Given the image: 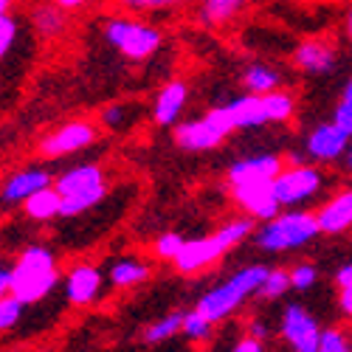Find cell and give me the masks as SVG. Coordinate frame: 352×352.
<instances>
[{
  "instance_id": "1",
  "label": "cell",
  "mask_w": 352,
  "mask_h": 352,
  "mask_svg": "<svg viewBox=\"0 0 352 352\" xmlns=\"http://www.w3.org/2000/svg\"><path fill=\"white\" fill-rule=\"evenodd\" d=\"M60 279L63 274L56 254L43 243H32L17 254L12 265V296H17L25 307L37 305L45 296H51Z\"/></svg>"
},
{
  "instance_id": "2",
  "label": "cell",
  "mask_w": 352,
  "mask_h": 352,
  "mask_svg": "<svg viewBox=\"0 0 352 352\" xmlns=\"http://www.w3.org/2000/svg\"><path fill=\"white\" fill-rule=\"evenodd\" d=\"M54 189L60 192V217H79L96 209L107 197V172L96 161L76 164L54 178Z\"/></svg>"
},
{
  "instance_id": "3",
  "label": "cell",
  "mask_w": 352,
  "mask_h": 352,
  "mask_svg": "<svg viewBox=\"0 0 352 352\" xmlns=\"http://www.w3.org/2000/svg\"><path fill=\"white\" fill-rule=\"evenodd\" d=\"M268 271H271L268 265H245L240 271H234L220 285H214L203 293L195 307L206 316L212 324H220V321H226L228 316L237 313L251 296H256Z\"/></svg>"
},
{
  "instance_id": "4",
  "label": "cell",
  "mask_w": 352,
  "mask_h": 352,
  "mask_svg": "<svg viewBox=\"0 0 352 352\" xmlns=\"http://www.w3.org/2000/svg\"><path fill=\"white\" fill-rule=\"evenodd\" d=\"M316 237H321L318 223H316V212H307L305 206L279 212L276 217L265 220L254 231L256 248L268 251V254H287V251L305 248Z\"/></svg>"
},
{
  "instance_id": "5",
  "label": "cell",
  "mask_w": 352,
  "mask_h": 352,
  "mask_svg": "<svg viewBox=\"0 0 352 352\" xmlns=\"http://www.w3.org/2000/svg\"><path fill=\"white\" fill-rule=\"evenodd\" d=\"M104 40L130 63H146L158 54L164 34L161 28L135 14H113L102 25Z\"/></svg>"
},
{
  "instance_id": "6",
  "label": "cell",
  "mask_w": 352,
  "mask_h": 352,
  "mask_svg": "<svg viewBox=\"0 0 352 352\" xmlns=\"http://www.w3.org/2000/svg\"><path fill=\"white\" fill-rule=\"evenodd\" d=\"M231 133H237V130H234V122H231L226 104L212 107L209 113H203L200 119L178 122L172 127L175 146L184 153H212Z\"/></svg>"
},
{
  "instance_id": "7",
  "label": "cell",
  "mask_w": 352,
  "mask_h": 352,
  "mask_svg": "<svg viewBox=\"0 0 352 352\" xmlns=\"http://www.w3.org/2000/svg\"><path fill=\"white\" fill-rule=\"evenodd\" d=\"M324 189V172L313 166L310 161L305 164H287L285 169L274 178V192L282 203V209H302L313 197L321 195Z\"/></svg>"
},
{
  "instance_id": "8",
  "label": "cell",
  "mask_w": 352,
  "mask_h": 352,
  "mask_svg": "<svg viewBox=\"0 0 352 352\" xmlns=\"http://www.w3.org/2000/svg\"><path fill=\"white\" fill-rule=\"evenodd\" d=\"M96 138H99V130L94 122L74 119V122H65L60 127H54L51 133H45L37 141V153L43 158H65V155L85 153L87 146L96 144Z\"/></svg>"
},
{
  "instance_id": "9",
  "label": "cell",
  "mask_w": 352,
  "mask_h": 352,
  "mask_svg": "<svg viewBox=\"0 0 352 352\" xmlns=\"http://www.w3.org/2000/svg\"><path fill=\"white\" fill-rule=\"evenodd\" d=\"M279 333L293 352H318L321 324L305 305H296V302L285 305L279 318Z\"/></svg>"
},
{
  "instance_id": "10",
  "label": "cell",
  "mask_w": 352,
  "mask_h": 352,
  "mask_svg": "<svg viewBox=\"0 0 352 352\" xmlns=\"http://www.w3.org/2000/svg\"><path fill=\"white\" fill-rule=\"evenodd\" d=\"M104 282H107V274H102V268L91 265V262H76V265H71L63 276L68 305H74V307L96 305L102 299Z\"/></svg>"
},
{
  "instance_id": "11",
  "label": "cell",
  "mask_w": 352,
  "mask_h": 352,
  "mask_svg": "<svg viewBox=\"0 0 352 352\" xmlns=\"http://www.w3.org/2000/svg\"><path fill=\"white\" fill-rule=\"evenodd\" d=\"M226 254L228 251L223 248V243L214 237V231H212L209 237L186 240L181 254L172 259V268L178 271L181 276H197V274H206L209 268H214Z\"/></svg>"
},
{
  "instance_id": "12",
  "label": "cell",
  "mask_w": 352,
  "mask_h": 352,
  "mask_svg": "<svg viewBox=\"0 0 352 352\" xmlns=\"http://www.w3.org/2000/svg\"><path fill=\"white\" fill-rule=\"evenodd\" d=\"M349 141L352 138L333 119L330 122H321L305 138V155L313 164H341V158L346 155Z\"/></svg>"
},
{
  "instance_id": "13",
  "label": "cell",
  "mask_w": 352,
  "mask_h": 352,
  "mask_svg": "<svg viewBox=\"0 0 352 352\" xmlns=\"http://www.w3.org/2000/svg\"><path fill=\"white\" fill-rule=\"evenodd\" d=\"M285 169V158L276 153H256L248 158L234 161L226 169V186H243V184H268Z\"/></svg>"
},
{
  "instance_id": "14",
  "label": "cell",
  "mask_w": 352,
  "mask_h": 352,
  "mask_svg": "<svg viewBox=\"0 0 352 352\" xmlns=\"http://www.w3.org/2000/svg\"><path fill=\"white\" fill-rule=\"evenodd\" d=\"M228 192H231L234 203L243 209V214L254 217L256 223H265V220L276 217L279 209H282V203L274 192V181H268V184H243V186H234Z\"/></svg>"
},
{
  "instance_id": "15",
  "label": "cell",
  "mask_w": 352,
  "mask_h": 352,
  "mask_svg": "<svg viewBox=\"0 0 352 352\" xmlns=\"http://www.w3.org/2000/svg\"><path fill=\"white\" fill-rule=\"evenodd\" d=\"M51 184H54V178L45 166H23V169L12 172L3 181V186H0V203H6V206H23L34 192H40Z\"/></svg>"
},
{
  "instance_id": "16",
  "label": "cell",
  "mask_w": 352,
  "mask_h": 352,
  "mask_svg": "<svg viewBox=\"0 0 352 352\" xmlns=\"http://www.w3.org/2000/svg\"><path fill=\"white\" fill-rule=\"evenodd\" d=\"M316 223L324 237H338V234L352 231V186H341L316 209Z\"/></svg>"
},
{
  "instance_id": "17",
  "label": "cell",
  "mask_w": 352,
  "mask_h": 352,
  "mask_svg": "<svg viewBox=\"0 0 352 352\" xmlns=\"http://www.w3.org/2000/svg\"><path fill=\"white\" fill-rule=\"evenodd\" d=\"M186 104H189V85L184 79H172L161 85V91L155 94L153 102V122L158 127H175L181 122Z\"/></svg>"
},
{
  "instance_id": "18",
  "label": "cell",
  "mask_w": 352,
  "mask_h": 352,
  "mask_svg": "<svg viewBox=\"0 0 352 352\" xmlns=\"http://www.w3.org/2000/svg\"><path fill=\"white\" fill-rule=\"evenodd\" d=\"M336 45L330 40H321V37H310L302 40L296 48H293V65L305 74H327L336 68Z\"/></svg>"
},
{
  "instance_id": "19",
  "label": "cell",
  "mask_w": 352,
  "mask_h": 352,
  "mask_svg": "<svg viewBox=\"0 0 352 352\" xmlns=\"http://www.w3.org/2000/svg\"><path fill=\"white\" fill-rule=\"evenodd\" d=\"M153 276V265L138 256H122L107 268V285L116 290H133L146 285Z\"/></svg>"
},
{
  "instance_id": "20",
  "label": "cell",
  "mask_w": 352,
  "mask_h": 352,
  "mask_svg": "<svg viewBox=\"0 0 352 352\" xmlns=\"http://www.w3.org/2000/svg\"><path fill=\"white\" fill-rule=\"evenodd\" d=\"M231 122H234V130H256V127H265L268 124V113H265V102L262 96H254V94H243L237 99H231L226 104Z\"/></svg>"
},
{
  "instance_id": "21",
  "label": "cell",
  "mask_w": 352,
  "mask_h": 352,
  "mask_svg": "<svg viewBox=\"0 0 352 352\" xmlns=\"http://www.w3.org/2000/svg\"><path fill=\"white\" fill-rule=\"evenodd\" d=\"M60 203H63L60 192H56L54 184H51V186L34 192L23 203V214H25V220H32V223H51V220L60 217Z\"/></svg>"
},
{
  "instance_id": "22",
  "label": "cell",
  "mask_w": 352,
  "mask_h": 352,
  "mask_svg": "<svg viewBox=\"0 0 352 352\" xmlns=\"http://www.w3.org/2000/svg\"><path fill=\"white\" fill-rule=\"evenodd\" d=\"M245 94H254V96H265V94H274L282 87V76L276 68L271 65H262V63H251L243 76H240Z\"/></svg>"
},
{
  "instance_id": "23",
  "label": "cell",
  "mask_w": 352,
  "mask_h": 352,
  "mask_svg": "<svg viewBox=\"0 0 352 352\" xmlns=\"http://www.w3.org/2000/svg\"><path fill=\"white\" fill-rule=\"evenodd\" d=\"M184 316H186V310H169V313H164L161 318L150 321V324L141 330V341L153 346V344H161V341H166V338L181 336V330H184Z\"/></svg>"
},
{
  "instance_id": "24",
  "label": "cell",
  "mask_w": 352,
  "mask_h": 352,
  "mask_svg": "<svg viewBox=\"0 0 352 352\" xmlns=\"http://www.w3.org/2000/svg\"><path fill=\"white\" fill-rule=\"evenodd\" d=\"M248 0H200V23L220 28L243 12Z\"/></svg>"
},
{
  "instance_id": "25",
  "label": "cell",
  "mask_w": 352,
  "mask_h": 352,
  "mask_svg": "<svg viewBox=\"0 0 352 352\" xmlns=\"http://www.w3.org/2000/svg\"><path fill=\"white\" fill-rule=\"evenodd\" d=\"M65 14H68V12H65V9H60L56 3L34 9V14H32L34 32H37L40 37H45V40L60 37V34L65 32V28H68V17H65Z\"/></svg>"
},
{
  "instance_id": "26",
  "label": "cell",
  "mask_w": 352,
  "mask_h": 352,
  "mask_svg": "<svg viewBox=\"0 0 352 352\" xmlns=\"http://www.w3.org/2000/svg\"><path fill=\"white\" fill-rule=\"evenodd\" d=\"M262 102H265L268 124H287L293 116H296V96L290 91H285V87H279L274 94H265Z\"/></svg>"
},
{
  "instance_id": "27",
  "label": "cell",
  "mask_w": 352,
  "mask_h": 352,
  "mask_svg": "<svg viewBox=\"0 0 352 352\" xmlns=\"http://www.w3.org/2000/svg\"><path fill=\"white\" fill-rule=\"evenodd\" d=\"M181 336H184L189 344L203 346V344H209V341H212V336H214V324L195 307V310H186V316H184V330H181Z\"/></svg>"
},
{
  "instance_id": "28",
  "label": "cell",
  "mask_w": 352,
  "mask_h": 352,
  "mask_svg": "<svg viewBox=\"0 0 352 352\" xmlns=\"http://www.w3.org/2000/svg\"><path fill=\"white\" fill-rule=\"evenodd\" d=\"M119 9H124L127 14H164V12H175L181 6H189L192 0H116Z\"/></svg>"
},
{
  "instance_id": "29",
  "label": "cell",
  "mask_w": 352,
  "mask_h": 352,
  "mask_svg": "<svg viewBox=\"0 0 352 352\" xmlns=\"http://www.w3.org/2000/svg\"><path fill=\"white\" fill-rule=\"evenodd\" d=\"M287 290H293L290 287V271L287 268H271L268 276L262 279V287H259L256 296L265 299V302H274V299H282Z\"/></svg>"
},
{
  "instance_id": "30",
  "label": "cell",
  "mask_w": 352,
  "mask_h": 352,
  "mask_svg": "<svg viewBox=\"0 0 352 352\" xmlns=\"http://www.w3.org/2000/svg\"><path fill=\"white\" fill-rule=\"evenodd\" d=\"M318 352H352V327H324Z\"/></svg>"
},
{
  "instance_id": "31",
  "label": "cell",
  "mask_w": 352,
  "mask_h": 352,
  "mask_svg": "<svg viewBox=\"0 0 352 352\" xmlns=\"http://www.w3.org/2000/svg\"><path fill=\"white\" fill-rule=\"evenodd\" d=\"M184 237L178 231H164V234H158V240L153 243V256L155 259H161V262H172L175 256L181 254V248H184Z\"/></svg>"
},
{
  "instance_id": "32",
  "label": "cell",
  "mask_w": 352,
  "mask_h": 352,
  "mask_svg": "<svg viewBox=\"0 0 352 352\" xmlns=\"http://www.w3.org/2000/svg\"><path fill=\"white\" fill-rule=\"evenodd\" d=\"M290 271V287L293 290H310V287H316L318 285V268L313 265V262H307V259H302V262H296L293 268H287Z\"/></svg>"
},
{
  "instance_id": "33",
  "label": "cell",
  "mask_w": 352,
  "mask_h": 352,
  "mask_svg": "<svg viewBox=\"0 0 352 352\" xmlns=\"http://www.w3.org/2000/svg\"><path fill=\"white\" fill-rule=\"evenodd\" d=\"M23 310H25V305L17 296H12V293L0 299V333L14 330L20 324V318H23Z\"/></svg>"
},
{
  "instance_id": "34",
  "label": "cell",
  "mask_w": 352,
  "mask_h": 352,
  "mask_svg": "<svg viewBox=\"0 0 352 352\" xmlns=\"http://www.w3.org/2000/svg\"><path fill=\"white\" fill-rule=\"evenodd\" d=\"M20 37V23L14 14H0V63L12 54V48L17 45Z\"/></svg>"
},
{
  "instance_id": "35",
  "label": "cell",
  "mask_w": 352,
  "mask_h": 352,
  "mask_svg": "<svg viewBox=\"0 0 352 352\" xmlns=\"http://www.w3.org/2000/svg\"><path fill=\"white\" fill-rule=\"evenodd\" d=\"M99 122L110 130H122L124 122H127V104H107L99 116Z\"/></svg>"
},
{
  "instance_id": "36",
  "label": "cell",
  "mask_w": 352,
  "mask_h": 352,
  "mask_svg": "<svg viewBox=\"0 0 352 352\" xmlns=\"http://www.w3.org/2000/svg\"><path fill=\"white\" fill-rule=\"evenodd\" d=\"M333 122L352 138V104H349V102L341 99V102L336 104V110H333Z\"/></svg>"
},
{
  "instance_id": "37",
  "label": "cell",
  "mask_w": 352,
  "mask_h": 352,
  "mask_svg": "<svg viewBox=\"0 0 352 352\" xmlns=\"http://www.w3.org/2000/svg\"><path fill=\"white\" fill-rule=\"evenodd\" d=\"M231 352H265V341H259L254 336H243L237 344L231 346Z\"/></svg>"
},
{
  "instance_id": "38",
  "label": "cell",
  "mask_w": 352,
  "mask_h": 352,
  "mask_svg": "<svg viewBox=\"0 0 352 352\" xmlns=\"http://www.w3.org/2000/svg\"><path fill=\"white\" fill-rule=\"evenodd\" d=\"M245 336H254V338H259V341H265L268 338V324L262 318H251L248 324H245Z\"/></svg>"
},
{
  "instance_id": "39",
  "label": "cell",
  "mask_w": 352,
  "mask_h": 352,
  "mask_svg": "<svg viewBox=\"0 0 352 352\" xmlns=\"http://www.w3.org/2000/svg\"><path fill=\"white\" fill-rule=\"evenodd\" d=\"M338 310L352 318V285L349 287H338Z\"/></svg>"
},
{
  "instance_id": "40",
  "label": "cell",
  "mask_w": 352,
  "mask_h": 352,
  "mask_svg": "<svg viewBox=\"0 0 352 352\" xmlns=\"http://www.w3.org/2000/svg\"><path fill=\"white\" fill-rule=\"evenodd\" d=\"M333 282H336V287H349L352 285V262H344V265L336 271Z\"/></svg>"
},
{
  "instance_id": "41",
  "label": "cell",
  "mask_w": 352,
  "mask_h": 352,
  "mask_svg": "<svg viewBox=\"0 0 352 352\" xmlns=\"http://www.w3.org/2000/svg\"><path fill=\"white\" fill-rule=\"evenodd\" d=\"M12 293V268H0V299Z\"/></svg>"
},
{
  "instance_id": "42",
  "label": "cell",
  "mask_w": 352,
  "mask_h": 352,
  "mask_svg": "<svg viewBox=\"0 0 352 352\" xmlns=\"http://www.w3.org/2000/svg\"><path fill=\"white\" fill-rule=\"evenodd\" d=\"M60 9H65V12H76V9H85L91 0H54Z\"/></svg>"
},
{
  "instance_id": "43",
  "label": "cell",
  "mask_w": 352,
  "mask_h": 352,
  "mask_svg": "<svg viewBox=\"0 0 352 352\" xmlns=\"http://www.w3.org/2000/svg\"><path fill=\"white\" fill-rule=\"evenodd\" d=\"M341 169H344L346 175H352V141H349V146H346V155L341 158Z\"/></svg>"
},
{
  "instance_id": "44",
  "label": "cell",
  "mask_w": 352,
  "mask_h": 352,
  "mask_svg": "<svg viewBox=\"0 0 352 352\" xmlns=\"http://www.w3.org/2000/svg\"><path fill=\"white\" fill-rule=\"evenodd\" d=\"M341 99L352 104V76H349V79H346V85H344V91H341Z\"/></svg>"
},
{
  "instance_id": "45",
  "label": "cell",
  "mask_w": 352,
  "mask_h": 352,
  "mask_svg": "<svg viewBox=\"0 0 352 352\" xmlns=\"http://www.w3.org/2000/svg\"><path fill=\"white\" fill-rule=\"evenodd\" d=\"M14 3H17V0H0V14H12Z\"/></svg>"
},
{
  "instance_id": "46",
  "label": "cell",
  "mask_w": 352,
  "mask_h": 352,
  "mask_svg": "<svg viewBox=\"0 0 352 352\" xmlns=\"http://www.w3.org/2000/svg\"><path fill=\"white\" fill-rule=\"evenodd\" d=\"M346 40H352V12L346 14Z\"/></svg>"
}]
</instances>
